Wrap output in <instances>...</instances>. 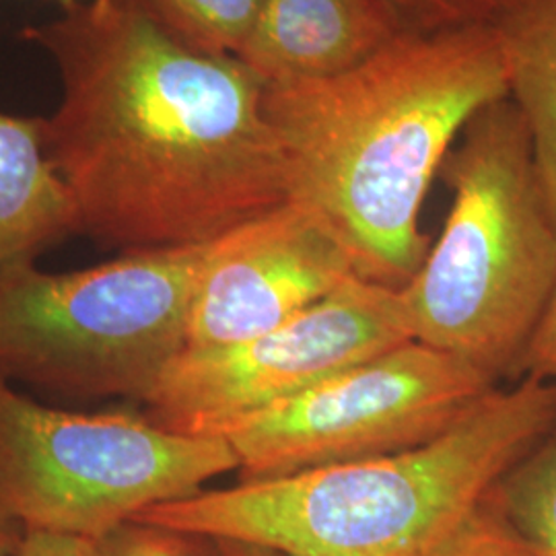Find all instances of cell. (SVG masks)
<instances>
[{
    "instance_id": "1",
    "label": "cell",
    "mask_w": 556,
    "mask_h": 556,
    "mask_svg": "<svg viewBox=\"0 0 556 556\" xmlns=\"http://www.w3.org/2000/svg\"><path fill=\"white\" fill-rule=\"evenodd\" d=\"M21 36L59 73L43 140L79 236L119 254L200 245L289 202L266 85L238 56L132 0H75Z\"/></svg>"
},
{
    "instance_id": "2",
    "label": "cell",
    "mask_w": 556,
    "mask_h": 556,
    "mask_svg": "<svg viewBox=\"0 0 556 556\" xmlns=\"http://www.w3.org/2000/svg\"><path fill=\"white\" fill-rule=\"evenodd\" d=\"M507 98L489 23L406 31L337 77L264 91L289 200L340 241L361 278L402 289L431 250L427 192L468 122Z\"/></svg>"
},
{
    "instance_id": "3",
    "label": "cell",
    "mask_w": 556,
    "mask_h": 556,
    "mask_svg": "<svg viewBox=\"0 0 556 556\" xmlns=\"http://www.w3.org/2000/svg\"><path fill=\"white\" fill-rule=\"evenodd\" d=\"M555 429V383L523 378L417 447L204 489L135 519L280 556H427Z\"/></svg>"
},
{
    "instance_id": "4",
    "label": "cell",
    "mask_w": 556,
    "mask_h": 556,
    "mask_svg": "<svg viewBox=\"0 0 556 556\" xmlns=\"http://www.w3.org/2000/svg\"><path fill=\"white\" fill-rule=\"evenodd\" d=\"M439 176L454 200L443 231L400 291L410 337L468 361L497 383L556 287V220L516 103L468 122Z\"/></svg>"
},
{
    "instance_id": "5",
    "label": "cell",
    "mask_w": 556,
    "mask_h": 556,
    "mask_svg": "<svg viewBox=\"0 0 556 556\" xmlns=\"http://www.w3.org/2000/svg\"><path fill=\"white\" fill-rule=\"evenodd\" d=\"M213 241L126 252L71 273L34 260L2 268L0 378L59 396L142 402L186 351Z\"/></svg>"
},
{
    "instance_id": "6",
    "label": "cell",
    "mask_w": 556,
    "mask_h": 556,
    "mask_svg": "<svg viewBox=\"0 0 556 556\" xmlns=\"http://www.w3.org/2000/svg\"><path fill=\"white\" fill-rule=\"evenodd\" d=\"M231 445L132 413H73L0 378V503L23 530L100 540L238 472Z\"/></svg>"
},
{
    "instance_id": "7",
    "label": "cell",
    "mask_w": 556,
    "mask_h": 556,
    "mask_svg": "<svg viewBox=\"0 0 556 556\" xmlns=\"http://www.w3.org/2000/svg\"><path fill=\"white\" fill-rule=\"evenodd\" d=\"M495 388L468 361L408 340L299 396L200 433L231 445L239 480H268L422 445Z\"/></svg>"
},
{
    "instance_id": "8",
    "label": "cell",
    "mask_w": 556,
    "mask_h": 556,
    "mask_svg": "<svg viewBox=\"0 0 556 556\" xmlns=\"http://www.w3.org/2000/svg\"><path fill=\"white\" fill-rule=\"evenodd\" d=\"M408 340L400 291L351 278L264 334L219 349L184 351L140 402L142 413L161 427L200 433L299 396Z\"/></svg>"
},
{
    "instance_id": "9",
    "label": "cell",
    "mask_w": 556,
    "mask_h": 556,
    "mask_svg": "<svg viewBox=\"0 0 556 556\" xmlns=\"http://www.w3.org/2000/svg\"><path fill=\"white\" fill-rule=\"evenodd\" d=\"M355 277L332 231L289 200L213 241L192 301L186 351L264 334Z\"/></svg>"
},
{
    "instance_id": "10",
    "label": "cell",
    "mask_w": 556,
    "mask_h": 556,
    "mask_svg": "<svg viewBox=\"0 0 556 556\" xmlns=\"http://www.w3.org/2000/svg\"><path fill=\"white\" fill-rule=\"evenodd\" d=\"M406 31L390 0H264L238 59L266 87L328 79Z\"/></svg>"
},
{
    "instance_id": "11",
    "label": "cell",
    "mask_w": 556,
    "mask_h": 556,
    "mask_svg": "<svg viewBox=\"0 0 556 556\" xmlns=\"http://www.w3.org/2000/svg\"><path fill=\"white\" fill-rule=\"evenodd\" d=\"M73 233L75 208L48 157L43 118L0 112V270Z\"/></svg>"
},
{
    "instance_id": "12",
    "label": "cell",
    "mask_w": 556,
    "mask_h": 556,
    "mask_svg": "<svg viewBox=\"0 0 556 556\" xmlns=\"http://www.w3.org/2000/svg\"><path fill=\"white\" fill-rule=\"evenodd\" d=\"M489 25L556 220V0H505Z\"/></svg>"
},
{
    "instance_id": "13",
    "label": "cell",
    "mask_w": 556,
    "mask_h": 556,
    "mask_svg": "<svg viewBox=\"0 0 556 556\" xmlns=\"http://www.w3.org/2000/svg\"><path fill=\"white\" fill-rule=\"evenodd\" d=\"M179 41L208 54L238 56L264 0H132Z\"/></svg>"
},
{
    "instance_id": "14",
    "label": "cell",
    "mask_w": 556,
    "mask_h": 556,
    "mask_svg": "<svg viewBox=\"0 0 556 556\" xmlns=\"http://www.w3.org/2000/svg\"><path fill=\"white\" fill-rule=\"evenodd\" d=\"M497 497L517 530L556 556V429L498 480Z\"/></svg>"
},
{
    "instance_id": "15",
    "label": "cell",
    "mask_w": 556,
    "mask_h": 556,
    "mask_svg": "<svg viewBox=\"0 0 556 556\" xmlns=\"http://www.w3.org/2000/svg\"><path fill=\"white\" fill-rule=\"evenodd\" d=\"M427 556H548L503 511L497 486Z\"/></svg>"
},
{
    "instance_id": "16",
    "label": "cell",
    "mask_w": 556,
    "mask_h": 556,
    "mask_svg": "<svg viewBox=\"0 0 556 556\" xmlns=\"http://www.w3.org/2000/svg\"><path fill=\"white\" fill-rule=\"evenodd\" d=\"M96 556H211L206 538L130 519L96 540Z\"/></svg>"
},
{
    "instance_id": "17",
    "label": "cell",
    "mask_w": 556,
    "mask_h": 556,
    "mask_svg": "<svg viewBox=\"0 0 556 556\" xmlns=\"http://www.w3.org/2000/svg\"><path fill=\"white\" fill-rule=\"evenodd\" d=\"M415 31L489 23L505 0H390Z\"/></svg>"
},
{
    "instance_id": "18",
    "label": "cell",
    "mask_w": 556,
    "mask_h": 556,
    "mask_svg": "<svg viewBox=\"0 0 556 556\" xmlns=\"http://www.w3.org/2000/svg\"><path fill=\"white\" fill-rule=\"evenodd\" d=\"M517 376L556 386V287L519 358Z\"/></svg>"
},
{
    "instance_id": "19",
    "label": "cell",
    "mask_w": 556,
    "mask_h": 556,
    "mask_svg": "<svg viewBox=\"0 0 556 556\" xmlns=\"http://www.w3.org/2000/svg\"><path fill=\"white\" fill-rule=\"evenodd\" d=\"M15 556H96V542L68 534L25 530Z\"/></svg>"
},
{
    "instance_id": "20",
    "label": "cell",
    "mask_w": 556,
    "mask_h": 556,
    "mask_svg": "<svg viewBox=\"0 0 556 556\" xmlns=\"http://www.w3.org/2000/svg\"><path fill=\"white\" fill-rule=\"evenodd\" d=\"M23 534V526L0 503V556L17 555Z\"/></svg>"
},
{
    "instance_id": "21",
    "label": "cell",
    "mask_w": 556,
    "mask_h": 556,
    "mask_svg": "<svg viewBox=\"0 0 556 556\" xmlns=\"http://www.w3.org/2000/svg\"><path fill=\"white\" fill-rule=\"evenodd\" d=\"M208 544H211V556H280L268 548L231 542V540H208Z\"/></svg>"
},
{
    "instance_id": "22",
    "label": "cell",
    "mask_w": 556,
    "mask_h": 556,
    "mask_svg": "<svg viewBox=\"0 0 556 556\" xmlns=\"http://www.w3.org/2000/svg\"><path fill=\"white\" fill-rule=\"evenodd\" d=\"M62 2V7H66V4H71V2H75V0H60Z\"/></svg>"
}]
</instances>
